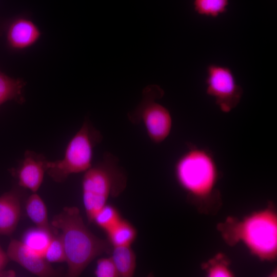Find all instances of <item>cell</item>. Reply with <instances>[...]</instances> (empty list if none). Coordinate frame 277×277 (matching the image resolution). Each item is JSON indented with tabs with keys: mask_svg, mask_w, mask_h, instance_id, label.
Segmentation results:
<instances>
[{
	"mask_svg": "<svg viewBox=\"0 0 277 277\" xmlns=\"http://www.w3.org/2000/svg\"><path fill=\"white\" fill-rule=\"evenodd\" d=\"M9 260L7 252L4 251L0 245V276H14L15 275V272L12 270L6 271L4 270Z\"/></svg>",
	"mask_w": 277,
	"mask_h": 277,
	"instance_id": "21",
	"label": "cell"
},
{
	"mask_svg": "<svg viewBox=\"0 0 277 277\" xmlns=\"http://www.w3.org/2000/svg\"><path fill=\"white\" fill-rule=\"evenodd\" d=\"M25 85L26 83L22 79L11 77L0 70V106L11 101L23 104L25 101Z\"/></svg>",
	"mask_w": 277,
	"mask_h": 277,
	"instance_id": "12",
	"label": "cell"
},
{
	"mask_svg": "<svg viewBox=\"0 0 277 277\" xmlns=\"http://www.w3.org/2000/svg\"><path fill=\"white\" fill-rule=\"evenodd\" d=\"M110 257L118 276L133 275L136 267V255L131 246L113 247Z\"/></svg>",
	"mask_w": 277,
	"mask_h": 277,
	"instance_id": "13",
	"label": "cell"
},
{
	"mask_svg": "<svg viewBox=\"0 0 277 277\" xmlns=\"http://www.w3.org/2000/svg\"><path fill=\"white\" fill-rule=\"evenodd\" d=\"M6 252L10 260L36 276L52 277L61 274L42 255L28 249L20 241L11 240Z\"/></svg>",
	"mask_w": 277,
	"mask_h": 277,
	"instance_id": "9",
	"label": "cell"
},
{
	"mask_svg": "<svg viewBox=\"0 0 277 277\" xmlns=\"http://www.w3.org/2000/svg\"><path fill=\"white\" fill-rule=\"evenodd\" d=\"M48 161L44 154L27 150L17 167L11 172L19 186L36 193L43 182Z\"/></svg>",
	"mask_w": 277,
	"mask_h": 277,
	"instance_id": "8",
	"label": "cell"
},
{
	"mask_svg": "<svg viewBox=\"0 0 277 277\" xmlns=\"http://www.w3.org/2000/svg\"><path fill=\"white\" fill-rule=\"evenodd\" d=\"M42 32L32 20L19 17L11 22L6 31L9 47L15 50H23L31 47L40 39Z\"/></svg>",
	"mask_w": 277,
	"mask_h": 277,
	"instance_id": "10",
	"label": "cell"
},
{
	"mask_svg": "<svg viewBox=\"0 0 277 277\" xmlns=\"http://www.w3.org/2000/svg\"><path fill=\"white\" fill-rule=\"evenodd\" d=\"M106 233L108 242L113 247L131 246L137 235L133 225L123 219Z\"/></svg>",
	"mask_w": 277,
	"mask_h": 277,
	"instance_id": "16",
	"label": "cell"
},
{
	"mask_svg": "<svg viewBox=\"0 0 277 277\" xmlns=\"http://www.w3.org/2000/svg\"><path fill=\"white\" fill-rule=\"evenodd\" d=\"M206 93L214 99L215 104L224 113H229L239 104L243 93L242 87L235 80L230 68L210 65L207 69Z\"/></svg>",
	"mask_w": 277,
	"mask_h": 277,
	"instance_id": "7",
	"label": "cell"
},
{
	"mask_svg": "<svg viewBox=\"0 0 277 277\" xmlns=\"http://www.w3.org/2000/svg\"><path fill=\"white\" fill-rule=\"evenodd\" d=\"M229 0H194V10L199 15L215 17L224 13Z\"/></svg>",
	"mask_w": 277,
	"mask_h": 277,
	"instance_id": "18",
	"label": "cell"
},
{
	"mask_svg": "<svg viewBox=\"0 0 277 277\" xmlns=\"http://www.w3.org/2000/svg\"><path fill=\"white\" fill-rule=\"evenodd\" d=\"M18 196L12 191L0 196V235H10L17 227L21 214Z\"/></svg>",
	"mask_w": 277,
	"mask_h": 277,
	"instance_id": "11",
	"label": "cell"
},
{
	"mask_svg": "<svg viewBox=\"0 0 277 277\" xmlns=\"http://www.w3.org/2000/svg\"><path fill=\"white\" fill-rule=\"evenodd\" d=\"M51 224L61 232L68 276H79L95 258L111 250L108 241L97 237L86 226L76 207H65L53 217Z\"/></svg>",
	"mask_w": 277,
	"mask_h": 277,
	"instance_id": "1",
	"label": "cell"
},
{
	"mask_svg": "<svg viewBox=\"0 0 277 277\" xmlns=\"http://www.w3.org/2000/svg\"><path fill=\"white\" fill-rule=\"evenodd\" d=\"M175 172L180 184L198 195L209 193L217 176L215 163L209 151L193 147L178 160Z\"/></svg>",
	"mask_w": 277,
	"mask_h": 277,
	"instance_id": "5",
	"label": "cell"
},
{
	"mask_svg": "<svg viewBox=\"0 0 277 277\" xmlns=\"http://www.w3.org/2000/svg\"><path fill=\"white\" fill-rule=\"evenodd\" d=\"M122 219L116 208L106 204L96 213L92 222L107 232L116 225Z\"/></svg>",
	"mask_w": 277,
	"mask_h": 277,
	"instance_id": "17",
	"label": "cell"
},
{
	"mask_svg": "<svg viewBox=\"0 0 277 277\" xmlns=\"http://www.w3.org/2000/svg\"><path fill=\"white\" fill-rule=\"evenodd\" d=\"M126 184V176L118 165L117 157L108 151L102 160L84 172L82 179V197L89 222L96 213L107 204L111 194L122 191Z\"/></svg>",
	"mask_w": 277,
	"mask_h": 277,
	"instance_id": "2",
	"label": "cell"
},
{
	"mask_svg": "<svg viewBox=\"0 0 277 277\" xmlns=\"http://www.w3.org/2000/svg\"><path fill=\"white\" fill-rule=\"evenodd\" d=\"M43 257L49 263L66 262V254L61 235H53Z\"/></svg>",
	"mask_w": 277,
	"mask_h": 277,
	"instance_id": "19",
	"label": "cell"
},
{
	"mask_svg": "<svg viewBox=\"0 0 277 277\" xmlns=\"http://www.w3.org/2000/svg\"><path fill=\"white\" fill-rule=\"evenodd\" d=\"M164 94V90L158 85L146 86L143 90L140 103L127 115L132 124L142 123L148 137L155 144L164 141L170 134L172 127L170 112L156 102Z\"/></svg>",
	"mask_w": 277,
	"mask_h": 277,
	"instance_id": "4",
	"label": "cell"
},
{
	"mask_svg": "<svg viewBox=\"0 0 277 277\" xmlns=\"http://www.w3.org/2000/svg\"><path fill=\"white\" fill-rule=\"evenodd\" d=\"M52 234V231L44 228H31L25 232L21 241L28 249L43 256Z\"/></svg>",
	"mask_w": 277,
	"mask_h": 277,
	"instance_id": "15",
	"label": "cell"
},
{
	"mask_svg": "<svg viewBox=\"0 0 277 277\" xmlns=\"http://www.w3.org/2000/svg\"><path fill=\"white\" fill-rule=\"evenodd\" d=\"M94 275L96 277L118 276L111 257L103 258L97 260L94 270Z\"/></svg>",
	"mask_w": 277,
	"mask_h": 277,
	"instance_id": "20",
	"label": "cell"
},
{
	"mask_svg": "<svg viewBox=\"0 0 277 277\" xmlns=\"http://www.w3.org/2000/svg\"><path fill=\"white\" fill-rule=\"evenodd\" d=\"M102 140L100 131L86 117L69 142L63 158L48 161L46 173L54 182L62 183L72 174L85 172L92 166L94 149Z\"/></svg>",
	"mask_w": 277,
	"mask_h": 277,
	"instance_id": "3",
	"label": "cell"
},
{
	"mask_svg": "<svg viewBox=\"0 0 277 277\" xmlns=\"http://www.w3.org/2000/svg\"><path fill=\"white\" fill-rule=\"evenodd\" d=\"M240 230L242 238L253 252L264 259L274 256L277 224L274 214L265 211L254 214L246 220Z\"/></svg>",
	"mask_w": 277,
	"mask_h": 277,
	"instance_id": "6",
	"label": "cell"
},
{
	"mask_svg": "<svg viewBox=\"0 0 277 277\" xmlns=\"http://www.w3.org/2000/svg\"><path fill=\"white\" fill-rule=\"evenodd\" d=\"M25 210L27 216L36 227L52 231L46 206L36 192L33 193L27 199Z\"/></svg>",
	"mask_w": 277,
	"mask_h": 277,
	"instance_id": "14",
	"label": "cell"
},
{
	"mask_svg": "<svg viewBox=\"0 0 277 277\" xmlns=\"http://www.w3.org/2000/svg\"><path fill=\"white\" fill-rule=\"evenodd\" d=\"M210 276H229L230 273L226 269V267L223 265H216L212 268L210 271Z\"/></svg>",
	"mask_w": 277,
	"mask_h": 277,
	"instance_id": "22",
	"label": "cell"
}]
</instances>
